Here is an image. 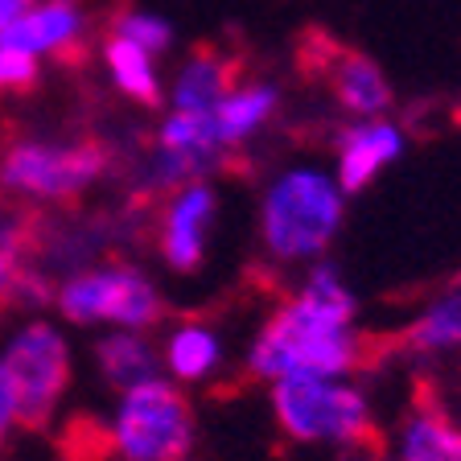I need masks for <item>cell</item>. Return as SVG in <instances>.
<instances>
[{
  "mask_svg": "<svg viewBox=\"0 0 461 461\" xmlns=\"http://www.w3.org/2000/svg\"><path fill=\"white\" fill-rule=\"evenodd\" d=\"M355 297L330 268H313L293 301L268 317L248 355V371L256 379H288V375H338L358 366V338L350 334Z\"/></svg>",
  "mask_w": 461,
  "mask_h": 461,
  "instance_id": "6da1fadb",
  "label": "cell"
},
{
  "mask_svg": "<svg viewBox=\"0 0 461 461\" xmlns=\"http://www.w3.org/2000/svg\"><path fill=\"white\" fill-rule=\"evenodd\" d=\"M342 227V190L317 169L276 177L259 211V235L276 259H313Z\"/></svg>",
  "mask_w": 461,
  "mask_h": 461,
  "instance_id": "7a4b0ae2",
  "label": "cell"
},
{
  "mask_svg": "<svg viewBox=\"0 0 461 461\" xmlns=\"http://www.w3.org/2000/svg\"><path fill=\"white\" fill-rule=\"evenodd\" d=\"M272 412L293 441L305 445H366V437L375 432L363 392L342 379H321V375L276 379Z\"/></svg>",
  "mask_w": 461,
  "mask_h": 461,
  "instance_id": "3957f363",
  "label": "cell"
},
{
  "mask_svg": "<svg viewBox=\"0 0 461 461\" xmlns=\"http://www.w3.org/2000/svg\"><path fill=\"white\" fill-rule=\"evenodd\" d=\"M112 441L124 461H185L194 449V408L185 392L165 379L128 387Z\"/></svg>",
  "mask_w": 461,
  "mask_h": 461,
  "instance_id": "277c9868",
  "label": "cell"
},
{
  "mask_svg": "<svg viewBox=\"0 0 461 461\" xmlns=\"http://www.w3.org/2000/svg\"><path fill=\"white\" fill-rule=\"evenodd\" d=\"M5 379L13 392V408H17V429L38 432L58 412V403L70 387V350L67 338L46 321H29L13 342L5 346Z\"/></svg>",
  "mask_w": 461,
  "mask_h": 461,
  "instance_id": "5b68a950",
  "label": "cell"
},
{
  "mask_svg": "<svg viewBox=\"0 0 461 461\" xmlns=\"http://www.w3.org/2000/svg\"><path fill=\"white\" fill-rule=\"evenodd\" d=\"M58 309L75 326L115 321L124 330H149L165 317V301L153 280L136 268H99L78 272L58 288Z\"/></svg>",
  "mask_w": 461,
  "mask_h": 461,
  "instance_id": "8992f818",
  "label": "cell"
},
{
  "mask_svg": "<svg viewBox=\"0 0 461 461\" xmlns=\"http://www.w3.org/2000/svg\"><path fill=\"white\" fill-rule=\"evenodd\" d=\"M107 169V149L95 140L83 144H41L17 140L0 157L5 190L25 198H75Z\"/></svg>",
  "mask_w": 461,
  "mask_h": 461,
  "instance_id": "52a82bcc",
  "label": "cell"
},
{
  "mask_svg": "<svg viewBox=\"0 0 461 461\" xmlns=\"http://www.w3.org/2000/svg\"><path fill=\"white\" fill-rule=\"evenodd\" d=\"M214 222V194L206 185H185L161 222V251L177 272H194L206 251V230Z\"/></svg>",
  "mask_w": 461,
  "mask_h": 461,
  "instance_id": "ba28073f",
  "label": "cell"
},
{
  "mask_svg": "<svg viewBox=\"0 0 461 461\" xmlns=\"http://www.w3.org/2000/svg\"><path fill=\"white\" fill-rule=\"evenodd\" d=\"M403 140L392 124H363L350 128L338 144V190L342 194H358L363 185H371L379 177L392 157H400Z\"/></svg>",
  "mask_w": 461,
  "mask_h": 461,
  "instance_id": "9c48e42d",
  "label": "cell"
},
{
  "mask_svg": "<svg viewBox=\"0 0 461 461\" xmlns=\"http://www.w3.org/2000/svg\"><path fill=\"white\" fill-rule=\"evenodd\" d=\"M330 86H334L338 104L355 115H379L392 107V86H387L384 70L375 67L366 54H355V50H330L326 62Z\"/></svg>",
  "mask_w": 461,
  "mask_h": 461,
  "instance_id": "30bf717a",
  "label": "cell"
},
{
  "mask_svg": "<svg viewBox=\"0 0 461 461\" xmlns=\"http://www.w3.org/2000/svg\"><path fill=\"white\" fill-rule=\"evenodd\" d=\"M235 86H240L235 58L219 54L214 46H198L177 75L173 99H177V112H214Z\"/></svg>",
  "mask_w": 461,
  "mask_h": 461,
  "instance_id": "8fae6325",
  "label": "cell"
},
{
  "mask_svg": "<svg viewBox=\"0 0 461 461\" xmlns=\"http://www.w3.org/2000/svg\"><path fill=\"white\" fill-rule=\"evenodd\" d=\"M400 461H461V429L441 408V400H416L412 416L403 420Z\"/></svg>",
  "mask_w": 461,
  "mask_h": 461,
  "instance_id": "7c38bea8",
  "label": "cell"
},
{
  "mask_svg": "<svg viewBox=\"0 0 461 461\" xmlns=\"http://www.w3.org/2000/svg\"><path fill=\"white\" fill-rule=\"evenodd\" d=\"M78 9L70 0H54L38 13H21L13 25L0 29V46L9 50H25V54H38V50H54V54L67 58L70 41H78Z\"/></svg>",
  "mask_w": 461,
  "mask_h": 461,
  "instance_id": "4fadbf2b",
  "label": "cell"
},
{
  "mask_svg": "<svg viewBox=\"0 0 461 461\" xmlns=\"http://www.w3.org/2000/svg\"><path fill=\"white\" fill-rule=\"evenodd\" d=\"M95 358H99L104 379L115 384L120 392L144 384V379H157V355L140 334H107L95 346Z\"/></svg>",
  "mask_w": 461,
  "mask_h": 461,
  "instance_id": "5bb4252c",
  "label": "cell"
},
{
  "mask_svg": "<svg viewBox=\"0 0 461 461\" xmlns=\"http://www.w3.org/2000/svg\"><path fill=\"white\" fill-rule=\"evenodd\" d=\"M276 107V91L268 83H256V86H235L219 107H214V124H219L222 144L230 140H243L248 132H256L264 120L272 115Z\"/></svg>",
  "mask_w": 461,
  "mask_h": 461,
  "instance_id": "9a60e30c",
  "label": "cell"
},
{
  "mask_svg": "<svg viewBox=\"0 0 461 461\" xmlns=\"http://www.w3.org/2000/svg\"><path fill=\"white\" fill-rule=\"evenodd\" d=\"M165 358H169V371L177 375V379L198 384V379H206V375L222 363V346H219V338H214V330L190 321V326H182L169 338Z\"/></svg>",
  "mask_w": 461,
  "mask_h": 461,
  "instance_id": "2e32d148",
  "label": "cell"
},
{
  "mask_svg": "<svg viewBox=\"0 0 461 461\" xmlns=\"http://www.w3.org/2000/svg\"><path fill=\"white\" fill-rule=\"evenodd\" d=\"M107 62H112L115 83L124 86L136 104H144V107L161 104V86H157V75H153V54H144L136 41L115 33V38H107Z\"/></svg>",
  "mask_w": 461,
  "mask_h": 461,
  "instance_id": "e0dca14e",
  "label": "cell"
},
{
  "mask_svg": "<svg viewBox=\"0 0 461 461\" xmlns=\"http://www.w3.org/2000/svg\"><path fill=\"white\" fill-rule=\"evenodd\" d=\"M403 342L412 346V350H420V355L461 346V288H457V293H445L437 305L424 309L412 326H408Z\"/></svg>",
  "mask_w": 461,
  "mask_h": 461,
  "instance_id": "ac0fdd59",
  "label": "cell"
},
{
  "mask_svg": "<svg viewBox=\"0 0 461 461\" xmlns=\"http://www.w3.org/2000/svg\"><path fill=\"white\" fill-rule=\"evenodd\" d=\"M25 243L29 230L21 227H0V309H9L17 297V280L25 268Z\"/></svg>",
  "mask_w": 461,
  "mask_h": 461,
  "instance_id": "d6986e66",
  "label": "cell"
},
{
  "mask_svg": "<svg viewBox=\"0 0 461 461\" xmlns=\"http://www.w3.org/2000/svg\"><path fill=\"white\" fill-rule=\"evenodd\" d=\"M115 33L128 38V41H136L144 54H161V50H169V41H173V29L157 17H144V13H128V17H120Z\"/></svg>",
  "mask_w": 461,
  "mask_h": 461,
  "instance_id": "ffe728a7",
  "label": "cell"
},
{
  "mask_svg": "<svg viewBox=\"0 0 461 461\" xmlns=\"http://www.w3.org/2000/svg\"><path fill=\"white\" fill-rule=\"evenodd\" d=\"M33 78H38V62H33V54L0 46V86H17V91H25V86H33Z\"/></svg>",
  "mask_w": 461,
  "mask_h": 461,
  "instance_id": "44dd1931",
  "label": "cell"
},
{
  "mask_svg": "<svg viewBox=\"0 0 461 461\" xmlns=\"http://www.w3.org/2000/svg\"><path fill=\"white\" fill-rule=\"evenodd\" d=\"M13 429H17V408H13L9 379H5V366H0V449H5V441H9Z\"/></svg>",
  "mask_w": 461,
  "mask_h": 461,
  "instance_id": "7402d4cb",
  "label": "cell"
},
{
  "mask_svg": "<svg viewBox=\"0 0 461 461\" xmlns=\"http://www.w3.org/2000/svg\"><path fill=\"white\" fill-rule=\"evenodd\" d=\"M457 288H461V276H457Z\"/></svg>",
  "mask_w": 461,
  "mask_h": 461,
  "instance_id": "603a6c76",
  "label": "cell"
},
{
  "mask_svg": "<svg viewBox=\"0 0 461 461\" xmlns=\"http://www.w3.org/2000/svg\"><path fill=\"white\" fill-rule=\"evenodd\" d=\"M21 5H25V0H21Z\"/></svg>",
  "mask_w": 461,
  "mask_h": 461,
  "instance_id": "cb8c5ba5",
  "label": "cell"
}]
</instances>
